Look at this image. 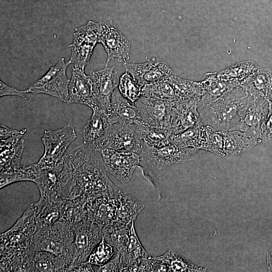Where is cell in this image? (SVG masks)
I'll return each mask as SVG.
<instances>
[{
	"instance_id": "6da1fadb",
	"label": "cell",
	"mask_w": 272,
	"mask_h": 272,
	"mask_svg": "<svg viewBox=\"0 0 272 272\" xmlns=\"http://www.w3.org/2000/svg\"><path fill=\"white\" fill-rule=\"evenodd\" d=\"M94 151L83 144L64 156L59 179L61 199L82 197L88 201L103 194L112 183L102 159L96 157Z\"/></svg>"
},
{
	"instance_id": "7a4b0ae2",
	"label": "cell",
	"mask_w": 272,
	"mask_h": 272,
	"mask_svg": "<svg viewBox=\"0 0 272 272\" xmlns=\"http://www.w3.org/2000/svg\"><path fill=\"white\" fill-rule=\"evenodd\" d=\"M249 98L242 89H231L211 103L197 109L202 123L215 131L232 130L244 114Z\"/></svg>"
},
{
	"instance_id": "3957f363",
	"label": "cell",
	"mask_w": 272,
	"mask_h": 272,
	"mask_svg": "<svg viewBox=\"0 0 272 272\" xmlns=\"http://www.w3.org/2000/svg\"><path fill=\"white\" fill-rule=\"evenodd\" d=\"M38 210L37 201L30 204L15 224L1 234L0 252H23L36 248L33 240Z\"/></svg>"
},
{
	"instance_id": "277c9868",
	"label": "cell",
	"mask_w": 272,
	"mask_h": 272,
	"mask_svg": "<svg viewBox=\"0 0 272 272\" xmlns=\"http://www.w3.org/2000/svg\"><path fill=\"white\" fill-rule=\"evenodd\" d=\"M74 234L75 224L59 220L46 231L35 233L33 240L38 250L52 253L70 266L73 261Z\"/></svg>"
},
{
	"instance_id": "5b68a950",
	"label": "cell",
	"mask_w": 272,
	"mask_h": 272,
	"mask_svg": "<svg viewBox=\"0 0 272 272\" xmlns=\"http://www.w3.org/2000/svg\"><path fill=\"white\" fill-rule=\"evenodd\" d=\"M77 137L75 128L70 123L56 130H45L41 139L44 152L35 164L36 167L50 168L61 164L69 146Z\"/></svg>"
},
{
	"instance_id": "8992f818",
	"label": "cell",
	"mask_w": 272,
	"mask_h": 272,
	"mask_svg": "<svg viewBox=\"0 0 272 272\" xmlns=\"http://www.w3.org/2000/svg\"><path fill=\"white\" fill-rule=\"evenodd\" d=\"M199 149L182 147L171 143L160 147H153L143 143L140 154L141 160L149 167L161 170L174 164L183 163L195 159Z\"/></svg>"
},
{
	"instance_id": "52a82bcc",
	"label": "cell",
	"mask_w": 272,
	"mask_h": 272,
	"mask_svg": "<svg viewBox=\"0 0 272 272\" xmlns=\"http://www.w3.org/2000/svg\"><path fill=\"white\" fill-rule=\"evenodd\" d=\"M135 127V124L115 123L110 124L103 137L94 147V150L111 149L140 155L143 143L138 136Z\"/></svg>"
},
{
	"instance_id": "ba28073f",
	"label": "cell",
	"mask_w": 272,
	"mask_h": 272,
	"mask_svg": "<svg viewBox=\"0 0 272 272\" xmlns=\"http://www.w3.org/2000/svg\"><path fill=\"white\" fill-rule=\"evenodd\" d=\"M123 192L112 183L103 194L88 201L86 205L88 221L101 230L115 221Z\"/></svg>"
},
{
	"instance_id": "9c48e42d",
	"label": "cell",
	"mask_w": 272,
	"mask_h": 272,
	"mask_svg": "<svg viewBox=\"0 0 272 272\" xmlns=\"http://www.w3.org/2000/svg\"><path fill=\"white\" fill-rule=\"evenodd\" d=\"M101 29V22L89 21L83 26L75 29L74 39L69 47L71 55L67 63L85 70L88 64Z\"/></svg>"
},
{
	"instance_id": "30bf717a",
	"label": "cell",
	"mask_w": 272,
	"mask_h": 272,
	"mask_svg": "<svg viewBox=\"0 0 272 272\" xmlns=\"http://www.w3.org/2000/svg\"><path fill=\"white\" fill-rule=\"evenodd\" d=\"M69 65L64 58H61L29 86V92L34 94H45L67 103L70 79L66 76V71Z\"/></svg>"
},
{
	"instance_id": "8fae6325",
	"label": "cell",
	"mask_w": 272,
	"mask_h": 272,
	"mask_svg": "<svg viewBox=\"0 0 272 272\" xmlns=\"http://www.w3.org/2000/svg\"><path fill=\"white\" fill-rule=\"evenodd\" d=\"M103 237L101 228L91 221H86L75 224L73 261L69 269L81 262L87 261L92 251Z\"/></svg>"
},
{
	"instance_id": "7c38bea8",
	"label": "cell",
	"mask_w": 272,
	"mask_h": 272,
	"mask_svg": "<svg viewBox=\"0 0 272 272\" xmlns=\"http://www.w3.org/2000/svg\"><path fill=\"white\" fill-rule=\"evenodd\" d=\"M175 102L141 96L134 105L140 122L170 129L171 109Z\"/></svg>"
},
{
	"instance_id": "4fadbf2b",
	"label": "cell",
	"mask_w": 272,
	"mask_h": 272,
	"mask_svg": "<svg viewBox=\"0 0 272 272\" xmlns=\"http://www.w3.org/2000/svg\"><path fill=\"white\" fill-rule=\"evenodd\" d=\"M106 171L122 183L128 181L141 161L140 155L111 149L99 150Z\"/></svg>"
},
{
	"instance_id": "5bb4252c",
	"label": "cell",
	"mask_w": 272,
	"mask_h": 272,
	"mask_svg": "<svg viewBox=\"0 0 272 272\" xmlns=\"http://www.w3.org/2000/svg\"><path fill=\"white\" fill-rule=\"evenodd\" d=\"M101 29L98 43H101L107 54L105 66L117 58L119 62H126L128 59L130 44L127 39L118 30L112 21L101 22Z\"/></svg>"
},
{
	"instance_id": "9a60e30c",
	"label": "cell",
	"mask_w": 272,
	"mask_h": 272,
	"mask_svg": "<svg viewBox=\"0 0 272 272\" xmlns=\"http://www.w3.org/2000/svg\"><path fill=\"white\" fill-rule=\"evenodd\" d=\"M114 66L90 72L93 90L98 108L108 116L111 96L119 84L120 78Z\"/></svg>"
},
{
	"instance_id": "2e32d148",
	"label": "cell",
	"mask_w": 272,
	"mask_h": 272,
	"mask_svg": "<svg viewBox=\"0 0 272 272\" xmlns=\"http://www.w3.org/2000/svg\"><path fill=\"white\" fill-rule=\"evenodd\" d=\"M249 95L250 98L247 107L240 120L232 130L244 131L262 141L260 139V128L268 113L269 102L263 97Z\"/></svg>"
},
{
	"instance_id": "e0dca14e",
	"label": "cell",
	"mask_w": 272,
	"mask_h": 272,
	"mask_svg": "<svg viewBox=\"0 0 272 272\" xmlns=\"http://www.w3.org/2000/svg\"><path fill=\"white\" fill-rule=\"evenodd\" d=\"M123 65L142 88L146 85L166 81L171 75L168 64L157 59L140 63L126 62Z\"/></svg>"
},
{
	"instance_id": "ac0fdd59",
	"label": "cell",
	"mask_w": 272,
	"mask_h": 272,
	"mask_svg": "<svg viewBox=\"0 0 272 272\" xmlns=\"http://www.w3.org/2000/svg\"><path fill=\"white\" fill-rule=\"evenodd\" d=\"M199 99L176 101L172 106L170 130L172 135L182 133L197 124L202 123L197 110Z\"/></svg>"
},
{
	"instance_id": "d6986e66",
	"label": "cell",
	"mask_w": 272,
	"mask_h": 272,
	"mask_svg": "<svg viewBox=\"0 0 272 272\" xmlns=\"http://www.w3.org/2000/svg\"><path fill=\"white\" fill-rule=\"evenodd\" d=\"M67 103L85 105L92 109L98 108L89 75L84 69L73 66L68 88Z\"/></svg>"
},
{
	"instance_id": "ffe728a7",
	"label": "cell",
	"mask_w": 272,
	"mask_h": 272,
	"mask_svg": "<svg viewBox=\"0 0 272 272\" xmlns=\"http://www.w3.org/2000/svg\"><path fill=\"white\" fill-rule=\"evenodd\" d=\"M118 90L116 88L111 96L110 112L108 116L109 125L115 123L136 124L140 122L136 107L124 98Z\"/></svg>"
},
{
	"instance_id": "44dd1931",
	"label": "cell",
	"mask_w": 272,
	"mask_h": 272,
	"mask_svg": "<svg viewBox=\"0 0 272 272\" xmlns=\"http://www.w3.org/2000/svg\"><path fill=\"white\" fill-rule=\"evenodd\" d=\"M63 164V162L55 167L38 168L36 167L37 170L33 182L38 188L40 197L53 200H62L59 196V184Z\"/></svg>"
},
{
	"instance_id": "7402d4cb",
	"label": "cell",
	"mask_w": 272,
	"mask_h": 272,
	"mask_svg": "<svg viewBox=\"0 0 272 272\" xmlns=\"http://www.w3.org/2000/svg\"><path fill=\"white\" fill-rule=\"evenodd\" d=\"M24 147L25 141L22 138L1 142V173L11 172L21 167Z\"/></svg>"
},
{
	"instance_id": "603a6c76",
	"label": "cell",
	"mask_w": 272,
	"mask_h": 272,
	"mask_svg": "<svg viewBox=\"0 0 272 272\" xmlns=\"http://www.w3.org/2000/svg\"><path fill=\"white\" fill-rule=\"evenodd\" d=\"M213 130L208 125L197 124L180 134L172 135L170 143L182 147L203 150Z\"/></svg>"
},
{
	"instance_id": "cb8c5ba5",
	"label": "cell",
	"mask_w": 272,
	"mask_h": 272,
	"mask_svg": "<svg viewBox=\"0 0 272 272\" xmlns=\"http://www.w3.org/2000/svg\"><path fill=\"white\" fill-rule=\"evenodd\" d=\"M109 125L107 115L99 108L93 109V114L83 129V144L94 149Z\"/></svg>"
},
{
	"instance_id": "d4e9b609",
	"label": "cell",
	"mask_w": 272,
	"mask_h": 272,
	"mask_svg": "<svg viewBox=\"0 0 272 272\" xmlns=\"http://www.w3.org/2000/svg\"><path fill=\"white\" fill-rule=\"evenodd\" d=\"M223 134L225 156L239 155L261 142L239 130H223Z\"/></svg>"
},
{
	"instance_id": "484cf974",
	"label": "cell",
	"mask_w": 272,
	"mask_h": 272,
	"mask_svg": "<svg viewBox=\"0 0 272 272\" xmlns=\"http://www.w3.org/2000/svg\"><path fill=\"white\" fill-rule=\"evenodd\" d=\"M63 199L53 200L40 196L36 233L49 229L60 217V209Z\"/></svg>"
},
{
	"instance_id": "4316f807",
	"label": "cell",
	"mask_w": 272,
	"mask_h": 272,
	"mask_svg": "<svg viewBox=\"0 0 272 272\" xmlns=\"http://www.w3.org/2000/svg\"><path fill=\"white\" fill-rule=\"evenodd\" d=\"M200 83L204 93L198 101L197 109L214 102L237 84L235 82L219 81L214 76L205 77Z\"/></svg>"
},
{
	"instance_id": "83f0119b",
	"label": "cell",
	"mask_w": 272,
	"mask_h": 272,
	"mask_svg": "<svg viewBox=\"0 0 272 272\" xmlns=\"http://www.w3.org/2000/svg\"><path fill=\"white\" fill-rule=\"evenodd\" d=\"M136 132L143 143L153 147H160L170 143L172 134L168 128L138 122Z\"/></svg>"
},
{
	"instance_id": "f1b7e54d",
	"label": "cell",
	"mask_w": 272,
	"mask_h": 272,
	"mask_svg": "<svg viewBox=\"0 0 272 272\" xmlns=\"http://www.w3.org/2000/svg\"><path fill=\"white\" fill-rule=\"evenodd\" d=\"M131 224H124L115 221L102 230L103 237L118 251L126 253Z\"/></svg>"
},
{
	"instance_id": "f546056e",
	"label": "cell",
	"mask_w": 272,
	"mask_h": 272,
	"mask_svg": "<svg viewBox=\"0 0 272 272\" xmlns=\"http://www.w3.org/2000/svg\"><path fill=\"white\" fill-rule=\"evenodd\" d=\"M167 81L173 88L177 101L192 98L200 99L204 93L200 83L182 79L172 75Z\"/></svg>"
},
{
	"instance_id": "4dcf8cb0",
	"label": "cell",
	"mask_w": 272,
	"mask_h": 272,
	"mask_svg": "<svg viewBox=\"0 0 272 272\" xmlns=\"http://www.w3.org/2000/svg\"><path fill=\"white\" fill-rule=\"evenodd\" d=\"M87 202L82 197L63 199L61 206L59 220L73 224L88 221L86 208Z\"/></svg>"
},
{
	"instance_id": "1f68e13d",
	"label": "cell",
	"mask_w": 272,
	"mask_h": 272,
	"mask_svg": "<svg viewBox=\"0 0 272 272\" xmlns=\"http://www.w3.org/2000/svg\"><path fill=\"white\" fill-rule=\"evenodd\" d=\"M144 208L145 205L142 202L134 199L123 191L117 210L116 221L124 224H130L135 221Z\"/></svg>"
},
{
	"instance_id": "d6a6232c",
	"label": "cell",
	"mask_w": 272,
	"mask_h": 272,
	"mask_svg": "<svg viewBox=\"0 0 272 272\" xmlns=\"http://www.w3.org/2000/svg\"><path fill=\"white\" fill-rule=\"evenodd\" d=\"M35 271H68L69 265L59 257L46 251L38 250L34 257Z\"/></svg>"
},
{
	"instance_id": "836d02e7",
	"label": "cell",
	"mask_w": 272,
	"mask_h": 272,
	"mask_svg": "<svg viewBox=\"0 0 272 272\" xmlns=\"http://www.w3.org/2000/svg\"><path fill=\"white\" fill-rule=\"evenodd\" d=\"M161 256L167 264L169 268V271H207V268L195 265L190 261L172 250H167Z\"/></svg>"
},
{
	"instance_id": "e575fe53",
	"label": "cell",
	"mask_w": 272,
	"mask_h": 272,
	"mask_svg": "<svg viewBox=\"0 0 272 272\" xmlns=\"http://www.w3.org/2000/svg\"><path fill=\"white\" fill-rule=\"evenodd\" d=\"M149 256L138 238L134 228V221H133L130 228L129 242L126 251L127 268Z\"/></svg>"
},
{
	"instance_id": "d590c367",
	"label": "cell",
	"mask_w": 272,
	"mask_h": 272,
	"mask_svg": "<svg viewBox=\"0 0 272 272\" xmlns=\"http://www.w3.org/2000/svg\"><path fill=\"white\" fill-rule=\"evenodd\" d=\"M36 167L34 164L21 166L11 172L0 174V188L20 181H32L35 179Z\"/></svg>"
},
{
	"instance_id": "8d00e7d4",
	"label": "cell",
	"mask_w": 272,
	"mask_h": 272,
	"mask_svg": "<svg viewBox=\"0 0 272 272\" xmlns=\"http://www.w3.org/2000/svg\"><path fill=\"white\" fill-rule=\"evenodd\" d=\"M141 96L170 102L177 101L175 92L167 80L144 86Z\"/></svg>"
},
{
	"instance_id": "74e56055",
	"label": "cell",
	"mask_w": 272,
	"mask_h": 272,
	"mask_svg": "<svg viewBox=\"0 0 272 272\" xmlns=\"http://www.w3.org/2000/svg\"><path fill=\"white\" fill-rule=\"evenodd\" d=\"M117 252V249L103 237L92 251L87 261L94 265L102 266L109 261Z\"/></svg>"
},
{
	"instance_id": "f35d334b",
	"label": "cell",
	"mask_w": 272,
	"mask_h": 272,
	"mask_svg": "<svg viewBox=\"0 0 272 272\" xmlns=\"http://www.w3.org/2000/svg\"><path fill=\"white\" fill-rule=\"evenodd\" d=\"M118 90L124 98L133 104L142 95V88L127 71L120 77Z\"/></svg>"
},
{
	"instance_id": "ab89813d",
	"label": "cell",
	"mask_w": 272,
	"mask_h": 272,
	"mask_svg": "<svg viewBox=\"0 0 272 272\" xmlns=\"http://www.w3.org/2000/svg\"><path fill=\"white\" fill-rule=\"evenodd\" d=\"M204 150L218 156L225 157L223 130H213L210 135Z\"/></svg>"
},
{
	"instance_id": "60d3db41",
	"label": "cell",
	"mask_w": 272,
	"mask_h": 272,
	"mask_svg": "<svg viewBox=\"0 0 272 272\" xmlns=\"http://www.w3.org/2000/svg\"><path fill=\"white\" fill-rule=\"evenodd\" d=\"M268 102V113L260 128V139L264 142L272 140V100Z\"/></svg>"
},
{
	"instance_id": "b9f144b4",
	"label": "cell",
	"mask_w": 272,
	"mask_h": 272,
	"mask_svg": "<svg viewBox=\"0 0 272 272\" xmlns=\"http://www.w3.org/2000/svg\"><path fill=\"white\" fill-rule=\"evenodd\" d=\"M27 89L25 90H19L14 87L5 84L2 80L0 81V96L3 97L8 95H14L20 97L25 100L27 99L25 95L29 93Z\"/></svg>"
},
{
	"instance_id": "7bdbcfd3",
	"label": "cell",
	"mask_w": 272,
	"mask_h": 272,
	"mask_svg": "<svg viewBox=\"0 0 272 272\" xmlns=\"http://www.w3.org/2000/svg\"><path fill=\"white\" fill-rule=\"evenodd\" d=\"M68 271H95V265L86 261L71 267Z\"/></svg>"
}]
</instances>
